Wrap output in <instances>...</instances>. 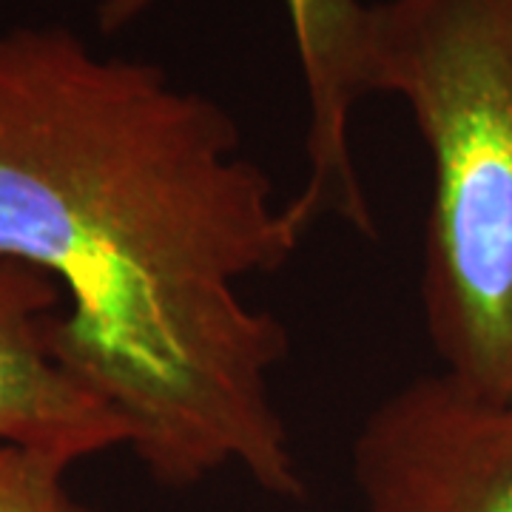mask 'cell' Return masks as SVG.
I'll return each instance as SVG.
<instances>
[{
    "mask_svg": "<svg viewBox=\"0 0 512 512\" xmlns=\"http://www.w3.org/2000/svg\"><path fill=\"white\" fill-rule=\"evenodd\" d=\"M69 467L49 453L0 444V512H100L69 490Z\"/></svg>",
    "mask_w": 512,
    "mask_h": 512,
    "instance_id": "6",
    "label": "cell"
},
{
    "mask_svg": "<svg viewBox=\"0 0 512 512\" xmlns=\"http://www.w3.org/2000/svg\"><path fill=\"white\" fill-rule=\"evenodd\" d=\"M350 461L365 512H512V402L427 373L367 413Z\"/></svg>",
    "mask_w": 512,
    "mask_h": 512,
    "instance_id": "3",
    "label": "cell"
},
{
    "mask_svg": "<svg viewBox=\"0 0 512 512\" xmlns=\"http://www.w3.org/2000/svg\"><path fill=\"white\" fill-rule=\"evenodd\" d=\"M165 0H100V35H120ZM308 97V180L293 197L311 222L336 217L376 237L373 211L350 151V120L367 89V6L362 0H282Z\"/></svg>",
    "mask_w": 512,
    "mask_h": 512,
    "instance_id": "4",
    "label": "cell"
},
{
    "mask_svg": "<svg viewBox=\"0 0 512 512\" xmlns=\"http://www.w3.org/2000/svg\"><path fill=\"white\" fill-rule=\"evenodd\" d=\"M367 89L430 160L421 316L439 373L512 402V0L367 6Z\"/></svg>",
    "mask_w": 512,
    "mask_h": 512,
    "instance_id": "2",
    "label": "cell"
},
{
    "mask_svg": "<svg viewBox=\"0 0 512 512\" xmlns=\"http://www.w3.org/2000/svg\"><path fill=\"white\" fill-rule=\"evenodd\" d=\"M311 225L217 100L63 23L0 29V259L60 288L52 350L131 424L157 484L237 467L305 495L271 387L291 339L242 282L285 268Z\"/></svg>",
    "mask_w": 512,
    "mask_h": 512,
    "instance_id": "1",
    "label": "cell"
},
{
    "mask_svg": "<svg viewBox=\"0 0 512 512\" xmlns=\"http://www.w3.org/2000/svg\"><path fill=\"white\" fill-rule=\"evenodd\" d=\"M60 308L63 293L49 276L0 259V444L77 464L128 447L131 424L60 365L49 342Z\"/></svg>",
    "mask_w": 512,
    "mask_h": 512,
    "instance_id": "5",
    "label": "cell"
}]
</instances>
